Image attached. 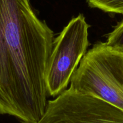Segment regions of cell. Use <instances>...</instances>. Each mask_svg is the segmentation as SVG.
I'll return each mask as SVG.
<instances>
[{"mask_svg": "<svg viewBox=\"0 0 123 123\" xmlns=\"http://www.w3.org/2000/svg\"><path fill=\"white\" fill-rule=\"evenodd\" d=\"M54 33L30 0H0V115L37 123L48 104Z\"/></svg>", "mask_w": 123, "mask_h": 123, "instance_id": "6da1fadb", "label": "cell"}, {"mask_svg": "<svg viewBox=\"0 0 123 123\" xmlns=\"http://www.w3.org/2000/svg\"><path fill=\"white\" fill-rule=\"evenodd\" d=\"M72 89L123 110V55L98 42L80 60L70 80Z\"/></svg>", "mask_w": 123, "mask_h": 123, "instance_id": "7a4b0ae2", "label": "cell"}, {"mask_svg": "<svg viewBox=\"0 0 123 123\" xmlns=\"http://www.w3.org/2000/svg\"><path fill=\"white\" fill-rule=\"evenodd\" d=\"M90 25L79 14L72 18L54 40L46 77L48 95L56 96L66 90L89 45Z\"/></svg>", "mask_w": 123, "mask_h": 123, "instance_id": "3957f363", "label": "cell"}, {"mask_svg": "<svg viewBox=\"0 0 123 123\" xmlns=\"http://www.w3.org/2000/svg\"><path fill=\"white\" fill-rule=\"evenodd\" d=\"M37 123H123V110L69 88L48 101Z\"/></svg>", "mask_w": 123, "mask_h": 123, "instance_id": "277c9868", "label": "cell"}, {"mask_svg": "<svg viewBox=\"0 0 123 123\" xmlns=\"http://www.w3.org/2000/svg\"><path fill=\"white\" fill-rule=\"evenodd\" d=\"M86 2L91 8L106 13L123 14V0H86Z\"/></svg>", "mask_w": 123, "mask_h": 123, "instance_id": "5b68a950", "label": "cell"}, {"mask_svg": "<svg viewBox=\"0 0 123 123\" xmlns=\"http://www.w3.org/2000/svg\"><path fill=\"white\" fill-rule=\"evenodd\" d=\"M107 45L123 55V19L108 36Z\"/></svg>", "mask_w": 123, "mask_h": 123, "instance_id": "8992f818", "label": "cell"}]
</instances>
